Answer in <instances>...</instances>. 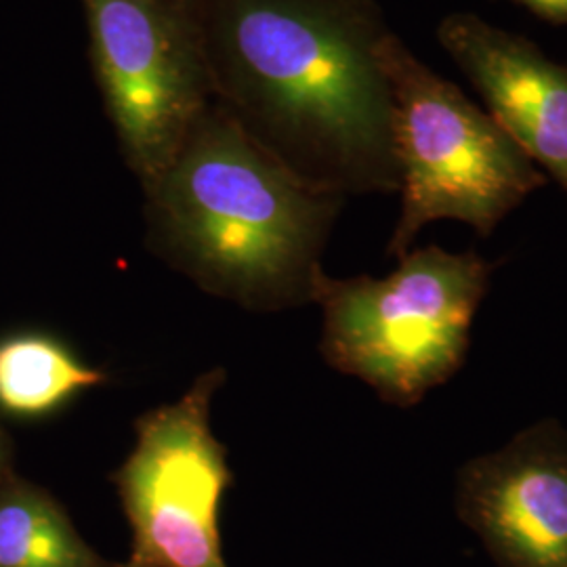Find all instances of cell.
Masks as SVG:
<instances>
[{"label":"cell","instance_id":"1","mask_svg":"<svg viewBox=\"0 0 567 567\" xmlns=\"http://www.w3.org/2000/svg\"><path fill=\"white\" fill-rule=\"evenodd\" d=\"M374 0H206L213 102L307 182L398 192Z\"/></svg>","mask_w":567,"mask_h":567},{"label":"cell","instance_id":"2","mask_svg":"<svg viewBox=\"0 0 567 567\" xmlns=\"http://www.w3.org/2000/svg\"><path fill=\"white\" fill-rule=\"evenodd\" d=\"M142 189L150 250L206 292L255 311L313 301L344 196L297 175L217 103Z\"/></svg>","mask_w":567,"mask_h":567},{"label":"cell","instance_id":"3","mask_svg":"<svg viewBox=\"0 0 567 567\" xmlns=\"http://www.w3.org/2000/svg\"><path fill=\"white\" fill-rule=\"evenodd\" d=\"M496 265L437 244L408 250L385 278L318 274L326 364L358 377L391 405H416L444 385L468 351L473 318Z\"/></svg>","mask_w":567,"mask_h":567},{"label":"cell","instance_id":"4","mask_svg":"<svg viewBox=\"0 0 567 567\" xmlns=\"http://www.w3.org/2000/svg\"><path fill=\"white\" fill-rule=\"evenodd\" d=\"M393 100V152L402 210L386 246L404 257L421 229L461 221L487 238L547 183L487 110L431 70L393 30L381 44Z\"/></svg>","mask_w":567,"mask_h":567},{"label":"cell","instance_id":"5","mask_svg":"<svg viewBox=\"0 0 567 567\" xmlns=\"http://www.w3.org/2000/svg\"><path fill=\"white\" fill-rule=\"evenodd\" d=\"M89 63L124 164L142 185L213 105L206 0H81Z\"/></svg>","mask_w":567,"mask_h":567},{"label":"cell","instance_id":"6","mask_svg":"<svg viewBox=\"0 0 567 567\" xmlns=\"http://www.w3.org/2000/svg\"><path fill=\"white\" fill-rule=\"evenodd\" d=\"M224 368L200 374L187 393L135 421V447L112 475L133 527V553L114 567H227L219 507L234 473L210 429Z\"/></svg>","mask_w":567,"mask_h":567},{"label":"cell","instance_id":"7","mask_svg":"<svg viewBox=\"0 0 567 567\" xmlns=\"http://www.w3.org/2000/svg\"><path fill=\"white\" fill-rule=\"evenodd\" d=\"M456 513L498 567H567V429L547 419L456 475Z\"/></svg>","mask_w":567,"mask_h":567},{"label":"cell","instance_id":"8","mask_svg":"<svg viewBox=\"0 0 567 567\" xmlns=\"http://www.w3.org/2000/svg\"><path fill=\"white\" fill-rule=\"evenodd\" d=\"M437 41L515 145L567 194V65L475 13H450Z\"/></svg>","mask_w":567,"mask_h":567},{"label":"cell","instance_id":"9","mask_svg":"<svg viewBox=\"0 0 567 567\" xmlns=\"http://www.w3.org/2000/svg\"><path fill=\"white\" fill-rule=\"evenodd\" d=\"M110 381L68 344L44 332L0 339V410L20 419H41Z\"/></svg>","mask_w":567,"mask_h":567},{"label":"cell","instance_id":"10","mask_svg":"<svg viewBox=\"0 0 567 567\" xmlns=\"http://www.w3.org/2000/svg\"><path fill=\"white\" fill-rule=\"evenodd\" d=\"M0 567L110 566L47 492L13 484L0 494Z\"/></svg>","mask_w":567,"mask_h":567},{"label":"cell","instance_id":"11","mask_svg":"<svg viewBox=\"0 0 567 567\" xmlns=\"http://www.w3.org/2000/svg\"><path fill=\"white\" fill-rule=\"evenodd\" d=\"M540 20L567 23V0H511Z\"/></svg>","mask_w":567,"mask_h":567},{"label":"cell","instance_id":"12","mask_svg":"<svg viewBox=\"0 0 567 567\" xmlns=\"http://www.w3.org/2000/svg\"><path fill=\"white\" fill-rule=\"evenodd\" d=\"M7 458H9V446H7V437L0 433V475L4 473Z\"/></svg>","mask_w":567,"mask_h":567}]
</instances>
